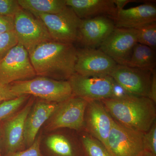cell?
I'll list each match as a JSON object with an SVG mask.
<instances>
[{"label":"cell","instance_id":"cell-20","mask_svg":"<svg viewBox=\"0 0 156 156\" xmlns=\"http://www.w3.org/2000/svg\"><path fill=\"white\" fill-rule=\"evenodd\" d=\"M156 65L155 50L147 46L137 43L126 66L152 71L155 69Z\"/></svg>","mask_w":156,"mask_h":156},{"label":"cell","instance_id":"cell-5","mask_svg":"<svg viewBox=\"0 0 156 156\" xmlns=\"http://www.w3.org/2000/svg\"><path fill=\"white\" fill-rule=\"evenodd\" d=\"M88 101L73 95L58 103L50 117L47 126L48 131L68 128L76 131H85L84 117Z\"/></svg>","mask_w":156,"mask_h":156},{"label":"cell","instance_id":"cell-9","mask_svg":"<svg viewBox=\"0 0 156 156\" xmlns=\"http://www.w3.org/2000/svg\"><path fill=\"white\" fill-rule=\"evenodd\" d=\"M144 134L114 120L108 136V150L112 156H138L145 151Z\"/></svg>","mask_w":156,"mask_h":156},{"label":"cell","instance_id":"cell-22","mask_svg":"<svg viewBox=\"0 0 156 156\" xmlns=\"http://www.w3.org/2000/svg\"><path fill=\"white\" fill-rule=\"evenodd\" d=\"M80 139L84 156H112L103 144L86 131H81Z\"/></svg>","mask_w":156,"mask_h":156},{"label":"cell","instance_id":"cell-28","mask_svg":"<svg viewBox=\"0 0 156 156\" xmlns=\"http://www.w3.org/2000/svg\"><path fill=\"white\" fill-rule=\"evenodd\" d=\"M40 143L41 138L38 137L26 150L11 153L9 156H42L40 151Z\"/></svg>","mask_w":156,"mask_h":156},{"label":"cell","instance_id":"cell-25","mask_svg":"<svg viewBox=\"0 0 156 156\" xmlns=\"http://www.w3.org/2000/svg\"><path fill=\"white\" fill-rule=\"evenodd\" d=\"M18 44L14 31L0 34V61Z\"/></svg>","mask_w":156,"mask_h":156},{"label":"cell","instance_id":"cell-19","mask_svg":"<svg viewBox=\"0 0 156 156\" xmlns=\"http://www.w3.org/2000/svg\"><path fill=\"white\" fill-rule=\"evenodd\" d=\"M21 9L34 15L56 14L67 7L66 0H17Z\"/></svg>","mask_w":156,"mask_h":156},{"label":"cell","instance_id":"cell-30","mask_svg":"<svg viewBox=\"0 0 156 156\" xmlns=\"http://www.w3.org/2000/svg\"><path fill=\"white\" fill-rule=\"evenodd\" d=\"M18 97L12 92L11 85L0 84V102Z\"/></svg>","mask_w":156,"mask_h":156},{"label":"cell","instance_id":"cell-31","mask_svg":"<svg viewBox=\"0 0 156 156\" xmlns=\"http://www.w3.org/2000/svg\"><path fill=\"white\" fill-rule=\"evenodd\" d=\"M156 104V69L152 71L149 97Z\"/></svg>","mask_w":156,"mask_h":156},{"label":"cell","instance_id":"cell-34","mask_svg":"<svg viewBox=\"0 0 156 156\" xmlns=\"http://www.w3.org/2000/svg\"><path fill=\"white\" fill-rule=\"evenodd\" d=\"M0 156H1V153H0Z\"/></svg>","mask_w":156,"mask_h":156},{"label":"cell","instance_id":"cell-7","mask_svg":"<svg viewBox=\"0 0 156 156\" xmlns=\"http://www.w3.org/2000/svg\"><path fill=\"white\" fill-rule=\"evenodd\" d=\"M34 15L43 22L53 41L72 44L76 41L81 20L69 7L57 14Z\"/></svg>","mask_w":156,"mask_h":156},{"label":"cell","instance_id":"cell-10","mask_svg":"<svg viewBox=\"0 0 156 156\" xmlns=\"http://www.w3.org/2000/svg\"><path fill=\"white\" fill-rule=\"evenodd\" d=\"M117 63L99 49H77L76 73L84 76H110Z\"/></svg>","mask_w":156,"mask_h":156},{"label":"cell","instance_id":"cell-16","mask_svg":"<svg viewBox=\"0 0 156 156\" xmlns=\"http://www.w3.org/2000/svg\"><path fill=\"white\" fill-rule=\"evenodd\" d=\"M81 20L104 16L113 20L117 12L113 0H66Z\"/></svg>","mask_w":156,"mask_h":156},{"label":"cell","instance_id":"cell-15","mask_svg":"<svg viewBox=\"0 0 156 156\" xmlns=\"http://www.w3.org/2000/svg\"><path fill=\"white\" fill-rule=\"evenodd\" d=\"M113 21L116 27L130 29L156 22V6L149 2L118 10Z\"/></svg>","mask_w":156,"mask_h":156},{"label":"cell","instance_id":"cell-6","mask_svg":"<svg viewBox=\"0 0 156 156\" xmlns=\"http://www.w3.org/2000/svg\"><path fill=\"white\" fill-rule=\"evenodd\" d=\"M14 23L18 43L28 53L42 43L53 40L43 22L21 8L14 16Z\"/></svg>","mask_w":156,"mask_h":156},{"label":"cell","instance_id":"cell-14","mask_svg":"<svg viewBox=\"0 0 156 156\" xmlns=\"http://www.w3.org/2000/svg\"><path fill=\"white\" fill-rule=\"evenodd\" d=\"M116 27L113 20L106 16H98L81 20L76 41L83 48L99 47Z\"/></svg>","mask_w":156,"mask_h":156},{"label":"cell","instance_id":"cell-27","mask_svg":"<svg viewBox=\"0 0 156 156\" xmlns=\"http://www.w3.org/2000/svg\"><path fill=\"white\" fill-rule=\"evenodd\" d=\"M20 9L17 0H0V16L14 17Z\"/></svg>","mask_w":156,"mask_h":156},{"label":"cell","instance_id":"cell-33","mask_svg":"<svg viewBox=\"0 0 156 156\" xmlns=\"http://www.w3.org/2000/svg\"><path fill=\"white\" fill-rule=\"evenodd\" d=\"M138 156H154L151 154L150 153L147 151H144L143 152L139 155Z\"/></svg>","mask_w":156,"mask_h":156},{"label":"cell","instance_id":"cell-29","mask_svg":"<svg viewBox=\"0 0 156 156\" xmlns=\"http://www.w3.org/2000/svg\"><path fill=\"white\" fill-rule=\"evenodd\" d=\"M14 17L0 16V34L14 31Z\"/></svg>","mask_w":156,"mask_h":156},{"label":"cell","instance_id":"cell-26","mask_svg":"<svg viewBox=\"0 0 156 156\" xmlns=\"http://www.w3.org/2000/svg\"><path fill=\"white\" fill-rule=\"evenodd\" d=\"M144 142L145 151L156 156V122L147 132L144 133Z\"/></svg>","mask_w":156,"mask_h":156},{"label":"cell","instance_id":"cell-4","mask_svg":"<svg viewBox=\"0 0 156 156\" xmlns=\"http://www.w3.org/2000/svg\"><path fill=\"white\" fill-rule=\"evenodd\" d=\"M36 76L28 51L18 43L0 61V84L10 85Z\"/></svg>","mask_w":156,"mask_h":156},{"label":"cell","instance_id":"cell-23","mask_svg":"<svg viewBox=\"0 0 156 156\" xmlns=\"http://www.w3.org/2000/svg\"><path fill=\"white\" fill-rule=\"evenodd\" d=\"M137 43L156 50V22L151 23L134 29Z\"/></svg>","mask_w":156,"mask_h":156},{"label":"cell","instance_id":"cell-11","mask_svg":"<svg viewBox=\"0 0 156 156\" xmlns=\"http://www.w3.org/2000/svg\"><path fill=\"white\" fill-rule=\"evenodd\" d=\"M137 43L134 29L115 27L98 49L113 59L117 64L126 66Z\"/></svg>","mask_w":156,"mask_h":156},{"label":"cell","instance_id":"cell-17","mask_svg":"<svg viewBox=\"0 0 156 156\" xmlns=\"http://www.w3.org/2000/svg\"><path fill=\"white\" fill-rule=\"evenodd\" d=\"M58 103L41 100L31 110L26 121L24 143L31 145L36 140L40 128L50 119L58 106Z\"/></svg>","mask_w":156,"mask_h":156},{"label":"cell","instance_id":"cell-3","mask_svg":"<svg viewBox=\"0 0 156 156\" xmlns=\"http://www.w3.org/2000/svg\"><path fill=\"white\" fill-rule=\"evenodd\" d=\"M12 92L19 96L32 95L48 102L60 103L73 96L68 80L38 76L10 84Z\"/></svg>","mask_w":156,"mask_h":156},{"label":"cell","instance_id":"cell-2","mask_svg":"<svg viewBox=\"0 0 156 156\" xmlns=\"http://www.w3.org/2000/svg\"><path fill=\"white\" fill-rule=\"evenodd\" d=\"M101 101L113 119L126 128L145 133L156 122V104L149 98L128 95Z\"/></svg>","mask_w":156,"mask_h":156},{"label":"cell","instance_id":"cell-18","mask_svg":"<svg viewBox=\"0 0 156 156\" xmlns=\"http://www.w3.org/2000/svg\"><path fill=\"white\" fill-rule=\"evenodd\" d=\"M33 103L32 101L28 102L21 110L10 118L5 125V143L10 153L16 151L24 143L26 121Z\"/></svg>","mask_w":156,"mask_h":156},{"label":"cell","instance_id":"cell-8","mask_svg":"<svg viewBox=\"0 0 156 156\" xmlns=\"http://www.w3.org/2000/svg\"><path fill=\"white\" fill-rule=\"evenodd\" d=\"M73 95L87 101L113 98L115 82L111 76H84L75 73L68 80Z\"/></svg>","mask_w":156,"mask_h":156},{"label":"cell","instance_id":"cell-12","mask_svg":"<svg viewBox=\"0 0 156 156\" xmlns=\"http://www.w3.org/2000/svg\"><path fill=\"white\" fill-rule=\"evenodd\" d=\"M110 76L128 94L149 97L152 71L117 64Z\"/></svg>","mask_w":156,"mask_h":156},{"label":"cell","instance_id":"cell-13","mask_svg":"<svg viewBox=\"0 0 156 156\" xmlns=\"http://www.w3.org/2000/svg\"><path fill=\"white\" fill-rule=\"evenodd\" d=\"M113 122L101 101H88L84 117L85 131L103 144L107 149Z\"/></svg>","mask_w":156,"mask_h":156},{"label":"cell","instance_id":"cell-1","mask_svg":"<svg viewBox=\"0 0 156 156\" xmlns=\"http://www.w3.org/2000/svg\"><path fill=\"white\" fill-rule=\"evenodd\" d=\"M29 54L37 76L68 80L76 73L77 49L73 44L51 40L37 46Z\"/></svg>","mask_w":156,"mask_h":156},{"label":"cell","instance_id":"cell-32","mask_svg":"<svg viewBox=\"0 0 156 156\" xmlns=\"http://www.w3.org/2000/svg\"><path fill=\"white\" fill-rule=\"evenodd\" d=\"M115 4L117 11L124 9V7L128 3L133 2L135 1H131V0H113Z\"/></svg>","mask_w":156,"mask_h":156},{"label":"cell","instance_id":"cell-24","mask_svg":"<svg viewBox=\"0 0 156 156\" xmlns=\"http://www.w3.org/2000/svg\"><path fill=\"white\" fill-rule=\"evenodd\" d=\"M28 95H22L16 98L0 102V122L11 117L29 98Z\"/></svg>","mask_w":156,"mask_h":156},{"label":"cell","instance_id":"cell-21","mask_svg":"<svg viewBox=\"0 0 156 156\" xmlns=\"http://www.w3.org/2000/svg\"><path fill=\"white\" fill-rule=\"evenodd\" d=\"M47 146L57 156H76L75 146L71 140L61 134H52L46 140Z\"/></svg>","mask_w":156,"mask_h":156}]
</instances>
